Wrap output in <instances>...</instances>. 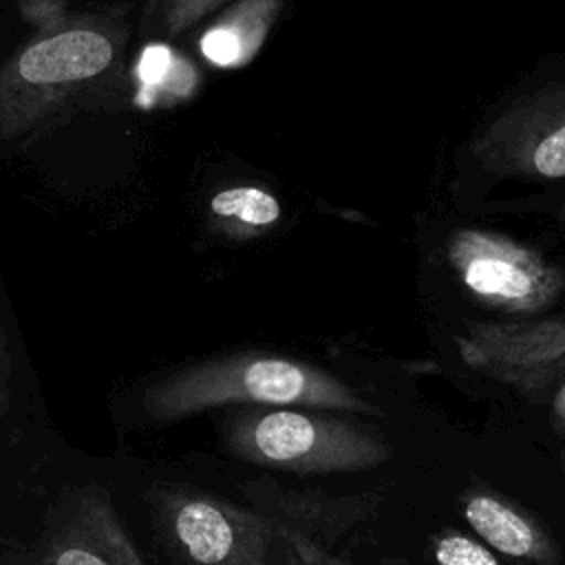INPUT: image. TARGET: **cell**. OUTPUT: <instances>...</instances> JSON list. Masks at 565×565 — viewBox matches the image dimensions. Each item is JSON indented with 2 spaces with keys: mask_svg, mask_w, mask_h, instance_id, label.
I'll list each match as a JSON object with an SVG mask.
<instances>
[{
  "mask_svg": "<svg viewBox=\"0 0 565 565\" xmlns=\"http://www.w3.org/2000/svg\"><path fill=\"white\" fill-rule=\"evenodd\" d=\"M128 29L119 18L77 13L31 38L0 68V141L20 139L73 106L126 84Z\"/></svg>",
  "mask_w": 565,
  "mask_h": 565,
  "instance_id": "6da1fadb",
  "label": "cell"
},
{
  "mask_svg": "<svg viewBox=\"0 0 565 565\" xmlns=\"http://www.w3.org/2000/svg\"><path fill=\"white\" fill-rule=\"evenodd\" d=\"M148 419L174 424L223 406H302L349 415H377L340 375L289 355L245 351L179 366L141 395Z\"/></svg>",
  "mask_w": 565,
  "mask_h": 565,
  "instance_id": "7a4b0ae2",
  "label": "cell"
},
{
  "mask_svg": "<svg viewBox=\"0 0 565 565\" xmlns=\"http://www.w3.org/2000/svg\"><path fill=\"white\" fill-rule=\"evenodd\" d=\"M340 415L302 406H238L223 422V444L252 466L294 475L360 472L393 457L380 430Z\"/></svg>",
  "mask_w": 565,
  "mask_h": 565,
  "instance_id": "3957f363",
  "label": "cell"
},
{
  "mask_svg": "<svg viewBox=\"0 0 565 565\" xmlns=\"http://www.w3.org/2000/svg\"><path fill=\"white\" fill-rule=\"evenodd\" d=\"M150 512L170 565H267L271 545L291 539L276 514L188 488H154Z\"/></svg>",
  "mask_w": 565,
  "mask_h": 565,
  "instance_id": "277c9868",
  "label": "cell"
},
{
  "mask_svg": "<svg viewBox=\"0 0 565 565\" xmlns=\"http://www.w3.org/2000/svg\"><path fill=\"white\" fill-rule=\"evenodd\" d=\"M446 260L472 298L512 318H539L565 296V271L558 265L494 230L452 232Z\"/></svg>",
  "mask_w": 565,
  "mask_h": 565,
  "instance_id": "5b68a950",
  "label": "cell"
},
{
  "mask_svg": "<svg viewBox=\"0 0 565 565\" xmlns=\"http://www.w3.org/2000/svg\"><path fill=\"white\" fill-rule=\"evenodd\" d=\"M461 362L527 399L565 382V316L468 322L455 335Z\"/></svg>",
  "mask_w": 565,
  "mask_h": 565,
  "instance_id": "8992f818",
  "label": "cell"
},
{
  "mask_svg": "<svg viewBox=\"0 0 565 565\" xmlns=\"http://www.w3.org/2000/svg\"><path fill=\"white\" fill-rule=\"evenodd\" d=\"M479 166L525 181L565 179V82L503 110L472 143Z\"/></svg>",
  "mask_w": 565,
  "mask_h": 565,
  "instance_id": "52a82bcc",
  "label": "cell"
},
{
  "mask_svg": "<svg viewBox=\"0 0 565 565\" xmlns=\"http://www.w3.org/2000/svg\"><path fill=\"white\" fill-rule=\"evenodd\" d=\"M40 565H146L102 490L71 492L46 525Z\"/></svg>",
  "mask_w": 565,
  "mask_h": 565,
  "instance_id": "ba28073f",
  "label": "cell"
},
{
  "mask_svg": "<svg viewBox=\"0 0 565 565\" xmlns=\"http://www.w3.org/2000/svg\"><path fill=\"white\" fill-rule=\"evenodd\" d=\"M459 505L481 543L499 554L530 565H558L561 550L556 541L521 508L490 492H468Z\"/></svg>",
  "mask_w": 565,
  "mask_h": 565,
  "instance_id": "9c48e42d",
  "label": "cell"
},
{
  "mask_svg": "<svg viewBox=\"0 0 565 565\" xmlns=\"http://www.w3.org/2000/svg\"><path fill=\"white\" fill-rule=\"evenodd\" d=\"M285 0H232L201 31L199 55L214 68L247 66L263 49Z\"/></svg>",
  "mask_w": 565,
  "mask_h": 565,
  "instance_id": "30bf717a",
  "label": "cell"
},
{
  "mask_svg": "<svg viewBox=\"0 0 565 565\" xmlns=\"http://www.w3.org/2000/svg\"><path fill=\"white\" fill-rule=\"evenodd\" d=\"M280 201L260 185H230L207 201L212 232L230 241L260 238L280 223Z\"/></svg>",
  "mask_w": 565,
  "mask_h": 565,
  "instance_id": "8fae6325",
  "label": "cell"
},
{
  "mask_svg": "<svg viewBox=\"0 0 565 565\" xmlns=\"http://www.w3.org/2000/svg\"><path fill=\"white\" fill-rule=\"evenodd\" d=\"M143 64H139V71H143L146 88L143 93L150 97V102H179L190 97L196 90L199 75L196 68L177 55L172 49L166 46H152L146 51Z\"/></svg>",
  "mask_w": 565,
  "mask_h": 565,
  "instance_id": "7c38bea8",
  "label": "cell"
},
{
  "mask_svg": "<svg viewBox=\"0 0 565 565\" xmlns=\"http://www.w3.org/2000/svg\"><path fill=\"white\" fill-rule=\"evenodd\" d=\"M433 558L437 565H501L486 543L452 527L435 536Z\"/></svg>",
  "mask_w": 565,
  "mask_h": 565,
  "instance_id": "4fadbf2b",
  "label": "cell"
},
{
  "mask_svg": "<svg viewBox=\"0 0 565 565\" xmlns=\"http://www.w3.org/2000/svg\"><path fill=\"white\" fill-rule=\"evenodd\" d=\"M232 0H159L166 35L174 38Z\"/></svg>",
  "mask_w": 565,
  "mask_h": 565,
  "instance_id": "5bb4252c",
  "label": "cell"
},
{
  "mask_svg": "<svg viewBox=\"0 0 565 565\" xmlns=\"http://www.w3.org/2000/svg\"><path fill=\"white\" fill-rule=\"evenodd\" d=\"M18 11L33 33L53 29L71 15L66 0H18Z\"/></svg>",
  "mask_w": 565,
  "mask_h": 565,
  "instance_id": "9a60e30c",
  "label": "cell"
},
{
  "mask_svg": "<svg viewBox=\"0 0 565 565\" xmlns=\"http://www.w3.org/2000/svg\"><path fill=\"white\" fill-rule=\"evenodd\" d=\"M13 380H15V358H13L9 333L0 318V424L11 415V408H13Z\"/></svg>",
  "mask_w": 565,
  "mask_h": 565,
  "instance_id": "2e32d148",
  "label": "cell"
},
{
  "mask_svg": "<svg viewBox=\"0 0 565 565\" xmlns=\"http://www.w3.org/2000/svg\"><path fill=\"white\" fill-rule=\"evenodd\" d=\"M556 221L565 227V201L558 205V210H556Z\"/></svg>",
  "mask_w": 565,
  "mask_h": 565,
  "instance_id": "e0dca14e",
  "label": "cell"
},
{
  "mask_svg": "<svg viewBox=\"0 0 565 565\" xmlns=\"http://www.w3.org/2000/svg\"><path fill=\"white\" fill-rule=\"evenodd\" d=\"M148 2V13H152L159 7V0H146Z\"/></svg>",
  "mask_w": 565,
  "mask_h": 565,
  "instance_id": "ac0fdd59",
  "label": "cell"
}]
</instances>
